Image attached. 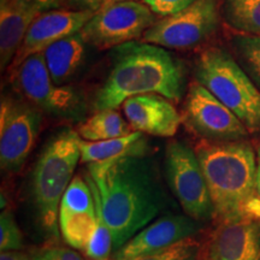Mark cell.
Wrapping results in <instances>:
<instances>
[{
	"mask_svg": "<svg viewBox=\"0 0 260 260\" xmlns=\"http://www.w3.org/2000/svg\"><path fill=\"white\" fill-rule=\"evenodd\" d=\"M86 181L96 210L112 233L113 251H118L168 206L160 178L146 154L88 164Z\"/></svg>",
	"mask_w": 260,
	"mask_h": 260,
	"instance_id": "1",
	"label": "cell"
},
{
	"mask_svg": "<svg viewBox=\"0 0 260 260\" xmlns=\"http://www.w3.org/2000/svg\"><path fill=\"white\" fill-rule=\"evenodd\" d=\"M184 65L164 47L132 41L115 47L112 68L95 96L96 111L117 110L128 98L160 94L178 103L184 93Z\"/></svg>",
	"mask_w": 260,
	"mask_h": 260,
	"instance_id": "2",
	"label": "cell"
},
{
	"mask_svg": "<svg viewBox=\"0 0 260 260\" xmlns=\"http://www.w3.org/2000/svg\"><path fill=\"white\" fill-rule=\"evenodd\" d=\"M206 178L216 222L260 220L255 189L256 152L247 140L203 141L195 149Z\"/></svg>",
	"mask_w": 260,
	"mask_h": 260,
	"instance_id": "3",
	"label": "cell"
},
{
	"mask_svg": "<svg viewBox=\"0 0 260 260\" xmlns=\"http://www.w3.org/2000/svg\"><path fill=\"white\" fill-rule=\"evenodd\" d=\"M81 138L73 129H64L50 139L31 175V197L41 226L57 234L61 198L74 178L81 159Z\"/></svg>",
	"mask_w": 260,
	"mask_h": 260,
	"instance_id": "4",
	"label": "cell"
},
{
	"mask_svg": "<svg viewBox=\"0 0 260 260\" xmlns=\"http://www.w3.org/2000/svg\"><path fill=\"white\" fill-rule=\"evenodd\" d=\"M194 76L235 113L249 133L260 132V90L229 52L206 48L195 61Z\"/></svg>",
	"mask_w": 260,
	"mask_h": 260,
	"instance_id": "5",
	"label": "cell"
},
{
	"mask_svg": "<svg viewBox=\"0 0 260 260\" xmlns=\"http://www.w3.org/2000/svg\"><path fill=\"white\" fill-rule=\"evenodd\" d=\"M223 0H197L177 14L158 19L145 32V42L172 50H191L218 30Z\"/></svg>",
	"mask_w": 260,
	"mask_h": 260,
	"instance_id": "6",
	"label": "cell"
},
{
	"mask_svg": "<svg viewBox=\"0 0 260 260\" xmlns=\"http://www.w3.org/2000/svg\"><path fill=\"white\" fill-rule=\"evenodd\" d=\"M165 174L169 187L187 216L200 223L213 219V204L195 151L181 141L169 142Z\"/></svg>",
	"mask_w": 260,
	"mask_h": 260,
	"instance_id": "7",
	"label": "cell"
},
{
	"mask_svg": "<svg viewBox=\"0 0 260 260\" xmlns=\"http://www.w3.org/2000/svg\"><path fill=\"white\" fill-rule=\"evenodd\" d=\"M16 90L41 112L58 117H75L82 110L80 94L52 80L44 54L37 53L11 69Z\"/></svg>",
	"mask_w": 260,
	"mask_h": 260,
	"instance_id": "8",
	"label": "cell"
},
{
	"mask_svg": "<svg viewBox=\"0 0 260 260\" xmlns=\"http://www.w3.org/2000/svg\"><path fill=\"white\" fill-rule=\"evenodd\" d=\"M155 16L142 3H115L96 11L80 32L88 45L98 50H106L144 37L157 22Z\"/></svg>",
	"mask_w": 260,
	"mask_h": 260,
	"instance_id": "9",
	"label": "cell"
},
{
	"mask_svg": "<svg viewBox=\"0 0 260 260\" xmlns=\"http://www.w3.org/2000/svg\"><path fill=\"white\" fill-rule=\"evenodd\" d=\"M182 122L193 134L209 142L241 141L249 134L235 113L198 81L189 84Z\"/></svg>",
	"mask_w": 260,
	"mask_h": 260,
	"instance_id": "10",
	"label": "cell"
},
{
	"mask_svg": "<svg viewBox=\"0 0 260 260\" xmlns=\"http://www.w3.org/2000/svg\"><path fill=\"white\" fill-rule=\"evenodd\" d=\"M42 112L28 102L3 96L0 104V167L18 172L40 133Z\"/></svg>",
	"mask_w": 260,
	"mask_h": 260,
	"instance_id": "11",
	"label": "cell"
},
{
	"mask_svg": "<svg viewBox=\"0 0 260 260\" xmlns=\"http://www.w3.org/2000/svg\"><path fill=\"white\" fill-rule=\"evenodd\" d=\"M259 254L260 220H224L203 242L199 260H253Z\"/></svg>",
	"mask_w": 260,
	"mask_h": 260,
	"instance_id": "12",
	"label": "cell"
},
{
	"mask_svg": "<svg viewBox=\"0 0 260 260\" xmlns=\"http://www.w3.org/2000/svg\"><path fill=\"white\" fill-rule=\"evenodd\" d=\"M201 224L187 214H167L135 234L116 251L115 260H133L164 251L175 243L195 236Z\"/></svg>",
	"mask_w": 260,
	"mask_h": 260,
	"instance_id": "13",
	"label": "cell"
},
{
	"mask_svg": "<svg viewBox=\"0 0 260 260\" xmlns=\"http://www.w3.org/2000/svg\"><path fill=\"white\" fill-rule=\"evenodd\" d=\"M93 11H71L58 9L42 12L29 27L27 35L11 63V69L17 68L32 54L42 53L47 47L61 39L79 32L93 17Z\"/></svg>",
	"mask_w": 260,
	"mask_h": 260,
	"instance_id": "14",
	"label": "cell"
},
{
	"mask_svg": "<svg viewBox=\"0 0 260 260\" xmlns=\"http://www.w3.org/2000/svg\"><path fill=\"white\" fill-rule=\"evenodd\" d=\"M122 107L132 129L142 134L171 138L182 123V116L171 100L160 94L128 98Z\"/></svg>",
	"mask_w": 260,
	"mask_h": 260,
	"instance_id": "15",
	"label": "cell"
},
{
	"mask_svg": "<svg viewBox=\"0 0 260 260\" xmlns=\"http://www.w3.org/2000/svg\"><path fill=\"white\" fill-rule=\"evenodd\" d=\"M41 12L12 0H0V65L6 69L23 42L29 27Z\"/></svg>",
	"mask_w": 260,
	"mask_h": 260,
	"instance_id": "16",
	"label": "cell"
},
{
	"mask_svg": "<svg viewBox=\"0 0 260 260\" xmlns=\"http://www.w3.org/2000/svg\"><path fill=\"white\" fill-rule=\"evenodd\" d=\"M87 45L79 31L54 42L42 52L54 83L63 86L76 75L86 58Z\"/></svg>",
	"mask_w": 260,
	"mask_h": 260,
	"instance_id": "17",
	"label": "cell"
},
{
	"mask_svg": "<svg viewBox=\"0 0 260 260\" xmlns=\"http://www.w3.org/2000/svg\"><path fill=\"white\" fill-rule=\"evenodd\" d=\"M98 225L96 206L65 207L59 206L58 226L64 241L71 248L84 251Z\"/></svg>",
	"mask_w": 260,
	"mask_h": 260,
	"instance_id": "18",
	"label": "cell"
},
{
	"mask_svg": "<svg viewBox=\"0 0 260 260\" xmlns=\"http://www.w3.org/2000/svg\"><path fill=\"white\" fill-rule=\"evenodd\" d=\"M81 161L92 164L110 160L124 155L146 154V140L140 132L122 138L104 140V141H86L81 140Z\"/></svg>",
	"mask_w": 260,
	"mask_h": 260,
	"instance_id": "19",
	"label": "cell"
},
{
	"mask_svg": "<svg viewBox=\"0 0 260 260\" xmlns=\"http://www.w3.org/2000/svg\"><path fill=\"white\" fill-rule=\"evenodd\" d=\"M134 130L117 110H102L89 117L79 125L77 133L86 141H104V140L122 138Z\"/></svg>",
	"mask_w": 260,
	"mask_h": 260,
	"instance_id": "20",
	"label": "cell"
},
{
	"mask_svg": "<svg viewBox=\"0 0 260 260\" xmlns=\"http://www.w3.org/2000/svg\"><path fill=\"white\" fill-rule=\"evenodd\" d=\"M222 11L233 29L260 37V0H223Z\"/></svg>",
	"mask_w": 260,
	"mask_h": 260,
	"instance_id": "21",
	"label": "cell"
},
{
	"mask_svg": "<svg viewBox=\"0 0 260 260\" xmlns=\"http://www.w3.org/2000/svg\"><path fill=\"white\" fill-rule=\"evenodd\" d=\"M240 60L251 74L253 80L260 84V37L259 35L237 34L233 39Z\"/></svg>",
	"mask_w": 260,
	"mask_h": 260,
	"instance_id": "22",
	"label": "cell"
},
{
	"mask_svg": "<svg viewBox=\"0 0 260 260\" xmlns=\"http://www.w3.org/2000/svg\"><path fill=\"white\" fill-rule=\"evenodd\" d=\"M112 251V233L98 211V225L83 252L89 260H109Z\"/></svg>",
	"mask_w": 260,
	"mask_h": 260,
	"instance_id": "23",
	"label": "cell"
},
{
	"mask_svg": "<svg viewBox=\"0 0 260 260\" xmlns=\"http://www.w3.org/2000/svg\"><path fill=\"white\" fill-rule=\"evenodd\" d=\"M201 245L195 236L187 237L164 251L133 260H199Z\"/></svg>",
	"mask_w": 260,
	"mask_h": 260,
	"instance_id": "24",
	"label": "cell"
},
{
	"mask_svg": "<svg viewBox=\"0 0 260 260\" xmlns=\"http://www.w3.org/2000/svg\"><path fill=\"white\" fill-rule=\"evenodd\" d=\"M23 247V236L11 211L3 210L0 216V249L17 251Z\"/></svg>",
	"mask_w": 260,
	"mask_h": 260,
	"instance_id": "25",
	"label": "cell"
},
{
	"mask_svg": "<svg viewBox=\"0 0 260 260\" xmlns=\"http://www.w3.org/2000/svg\"><path fill=\"white\" fill-rule=\"evenodd\" d=\"M195 2L197 0H144V4L147 5L155 15L167 17L177 14Z\"/></svg>",
	"mask_w": 260,
	"mask_h": 260,
	"instance_id": "26",
	"label": "cell"
},
{
	"mask_svg": "<svg viewBox=\"0 0 260 260\" xmlns=\"http://www.w3.org/2000/svg\"><path fill=\"white\" fill-rule=\"evenodd\" d=\"M107 0H63L61 8L71 11L96 12L106 4Z\"/></svg>",
	"mask_w": 260,
	"mask_h": 260,
	"instance_id": "27",
	"label": "cell"
},
{
	"mask_svg": "<svg viewBox=\"0 0 260 260\" xmlns=\"http://www.w3.org/2000/svg\"><path fill=\"white\" fill-rule=\"evenodd\" d=\"M41 252L46 260H83L79 253L68 247H48L41 249Z\"/></svg>",
	"mask_w": 260,
	"mask_h": 260,
	"instance_id": "28",
	"label": "cell"
},
{
	"mask_svg": "<svg viewBox=\"0 0 260 260\" xmlns=\"http://www.w3.org/2000/svg\"><path fill=\"white\" fill-rule=\"evenodd\" d=\"M12 2L37 10L41 14L51 11V10L61 9V4H63V0H12Z\"/></svg>",
	"mask_w": 260,
	"mask_h": 260,
	"instance_id": "29",
	"label": "cell"
},
{
	"mask_svg": "<svg viewBox=\"0 0 260 260\" xmlns=\"http://www.w3.org/2000/svg\"><path fill=\"white\" fill-rule=\"evenodd\" d=\"M32 254L22 252L21 249L17 251H3L0 254V260H31Z\"/></svg>",
	"mask_w": 260,
	"mask_h": 260,
	"instance_id": "30",
	"label": "cell"
},
{
	"mask_svg": "<svg viewBox=\"0 0 260 260\" xmlns=\"http://www.w3.org/2000/svg\"><path fill=\"white\" fill-rule=\"evenodd\" d=\"M256 176H255V189L260 199V144L256 147Z\"/></svg>",
	"mask_w": 260,
	"mask_h": 260,
	"instance_id": "31",
	"label": "cell"
},
{
	"mask_svg": "<svg viewBox=\"0 0 260 260\" xmlns=\"http://www.w3.org/2000/svg\"><path fill=\"white\" fill-rule=\"evenodd\" d=\"M31 260H46V259H45L44 254H42V252L40 251V252L35 253V254H32Z\"/></svg>",
	"mask_w": 260,
	"mask_h": 260,
	"instance_id": "32",
	"label": "cell"
},
{
	"mask_svg": "<svg viewBox=\"0 0 260 260\" xmlns=\"http://www.w3.org/2000/svg\"><path fill=\"white\" fill-rule=\"evenodd\" d=\"M121 2H136V0H107L106 4L104 5V6H106V5H111V4H115V3H121ZM104 6H103V8H104Z\"/></svg>",
	"mask_w": 260,
	"mask_h": 260,
	"instance_id": "33",
	"label": "cell"
},
{
	"mask_svg": "<svg viewBox=\"0 0 260 260\" xmlns=\"http://www.w3.org/2000/svg\"><path fill=\"white\" fill-rule=\"evenodd\" d=\"M253 260H260V254H259L258 256H256V258H255V259H253Z\"/></svg>",
	"mask_w": 260,
	"mask_h": 260,
	"instance_id": "34",
	"label": "cell"
}]
</instances>
